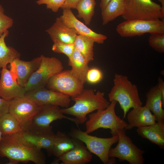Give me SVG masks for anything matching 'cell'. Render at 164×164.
<instances>
[{"label": "cell", "instance_id": "6da1fadb", "mask_svg": "<svg viewBox=\"0 0 164 164\" xmlns=\"http://www.w3.org/2000/svg\"><path fill=\"white\" fill-rule=\"evenodd\" d=\"M0 156L9 160L8 164L26 163L45 164L46 159L41 149L28 147L21 142L13 135L2 136L0 142Z\"/></svg>", "mask_w": 164, "mask_h": 164}, {"label": "cell", "instance_id": "7a4b0ae2", "mask_svg": "<svg viewBox=\"0 0 164 164\" xmlns=\"http://www.w3.org/2000/svg\"><path fill=\"white\" fill-rule=\"evenodd\" d=\"M104 92L100 91L95 93L92 89H84L78 95L71 97L75 102L70 107L61 109L64 114L75 116L79 125L82 124L87 120V115L99 109H104L110 102L105 97Z\"/></svg>", "mask_w": 164, "mask_h": 164}, {"label": "cell", "instance_id": "3957f363", "mask_svg": "<svg viewBox=\"0 0 164 164\" xmlns=\"http://www.w3.org/2000/svg\"><path fill=\"white\" fill-rule=\"evenodd\" d=\"M113 82L114 85L108 97L110 102L114 101L119 103L123 111L124 118L130 108L142 106L143 104L137 86L127 76L116 73Z\"/></svg>", "mask_w": 164, "mask_h": 164}, {"label": "cell", "instance_id": "277c9868", "mask_svg": "<svg viewBox=\"0 0 164 164\" xmlns=\"http://www.w3.org/2000/svg\"><path fill=\"white\" fill-rule=\"evenodd\" d=\"M116 101L111 102L104 109L97 110L89 115V119L86 122V132L90 134L100 128L109 129L112 135L118 134V131L125 129L128 123L117 116L115 112L117 103Z\"/></svg>", "mask_w": 164, "mask_h": 164}, {"label": "cell", "instance_id": "5b68a950", "mask_svg": "<svg viewBox=\"0 0 164 164\" xmlns=\"http://www.w3.org/2000/svg\"><path fill=\"white\" fill-rule=\"evenodd\" d=\"M70 135L72 137L84 143L88 150L97 156L104 164L116 163L115 158H110L108 154L111 146L118 142V134L110 138H100L74 128L71 130Z\"/></svg>", "mask_w": 164, "mask_h": 164}, {"label": "cell", "instance_id": "8992f818", "mask_svg": "<svg viewBox=\"0 0 164 164\" xmlns=\"http://www.w3.org/2000/svg\"><path fill=\"white\" fill-rule=\"evenodd\" d=\"M125 20L140 19H164L161 5L152 0H125Z\"/></svg>", "mask_w": 164, "mask_h": 164}, {"label": "cell", "instance_id": "52a82bcc", "mask_svg": "<svg viewBox=\"0 0 164 164\" xmlns=\"http://www.w3.org/2000/svg\"><path fill=\"white\" fill-rule=\"evenodd\" d=\"M116 31L123 37L140 36L146 33H164V19L125 20L117 26Z\"/></svg>", "mask_w": 164, "mask_h": 164}, {"label": "cell", "instance_id": "ba28073f", "mask_svg": "<svg viewBox=\"0 0 164 164\" xmlns=\"http://www.w3.org/2000/svg\"><path fill=\"white\" fill-rule=\"evenodd\" d=\"M41 61L38 68L32 73L24 88L26 92L44 87L53 76L62 71L63 66L58 58L41 55Z\"/></svg>", "mask_w": 164, "mask_h": 164}, {"label": "cell", "instance_id": "9c48e42d", "mask_svg": "<svg viewBox=\"0 0 164 164\" xmlns=\"http://www.w3.org/2000/svg\"><path fill=\"white\" fill-rule=\"evenodd\" d=\"M118 136L117 145L111 148L109 152L110 158H117L120 162L128 161L130 164H143L145 151L135 145L126 134L125 129L118 131Z\"/></svg>", "mask_w": 164, "mask_h": 164}, {"label": "cell", "instance_id": "30bf717a", "mask_svg": "<svg viewBox=\"0 0 164 164\" xmlns=\"http://www.w3.org/2000/svg\"><path fill=\"white\" fill-rule=\"evenodd\" d=\"M63 119L70 121L77 126L79 125L75 118L69 117L64 115L59 106L45 105L42 106L36 115L22 128L23 130L35 132H43L53 128L50 124L54 121Z\"/></svg>", "mask_w": 164, "mask_h": 164}, {"label": "cell", "instance_id": "8fae6325", "mask_svg": "<svg viewBox=\"0 0 164 164\" xmlns=\"http://www.w3.org/2000/svg\"><path fill=\"white\" fill-rule=\"evenodd\" d=\"M84 84L71 70H62L54 75L49 79L47 84L50 89L71 97L82 92L84 89Z\"/></svg>", "mask_w": 164, "mask_h": 164}, {"label": "cell", "instance_id": "7c38bea8", "mask_svg": "<svg viewBox=\"0 0 164 164\" xmlns=\"http://www.w3.org/2000/svg\"><path fill=\"white\" fill-rule=\"evenodd\" d=\"M13 135L21 142L31 148L45 149L48 155H52V152L55 134L53 128L42 132H35L23 130Z\"/></svg>", "mask_w": 164, "mask_h": 164}, {"label": "cell", "instance_id": "4fadbf2b", "mask_svg": "<svg viewBox=\"0 0 164 164\" xmlns=\"http://www.w3.org/2000/svg\"><path fill=\"white\" fill-rule=\"evenodd\" d=\"M24 96L41 106L53 105L67 108L71 101L69 96L44 87L27 91Z\"/></svg>", "mask_w": 164, "mask_h": 164}, {"label": "cell", "instance_id": "5bb4252c", "mask_svg": "<svg viewBox=\"0 0 164 164\" xmlns=\"http://www.w3.org/2000/svg\"><path fill=\"white\" fill-rule=\"evenodd\" d=\"M41 107L24 96L10 100L9 112L18 121L22 127L34 118Z\"/></svg>", "mask_w": 164, "mask_h": 164}, {"label": "cell", "instance_id": "9a60e30c", "mask_svg": "<svg viewBox=\"0 0 164 164\" xmlns=\"http://www.w3.org/2000/svg\"><path fill=\"white\" fill-rule=\"evenodd\" d=\"M62 15L59 17L68 27L73 29L77 35L86 36L98 44H103L107 39L105 35L96 32L79 21L70 9H63Z\"/></svg>", "mask_w": 164, "mask_h": 164}, {"label": "cell", "instance_id": "2e32d148", "mask_svg": "<svg viewBox=\"0 0 164 164\" xmlns=\"http://www.w3.org/2000/svg\"><path fill=\"white\" fill-rule=\"evenodd\" d=\"M0 79V96L7 100L24 96V88L19 85L6 67L2 68Z\"/></svg>", "mask_w": 164, "mask_h": 164}, {"label": "cell", "instance_id": "e0dca14e", "mask_svg": "<svg viewBox=\"0 0 164 164\" xmlns=\"http://www.w3.org/2000/svg\"><path fill=\"white\" fill-rule=\"evenodd\" d=\"M41 61L40 56L30 61L18 58L10 64V70L18 84L24 87L32 73L39 67Z\"/></svg>", "mask_w": 164, "mask_h": 164}, {"label": "cell", "instance_id": "ac0fdd59", "mask_svg": "<svg viewBox=\"0 0 164 164\" xmlns=\"http://www.w3.org/2000/svg\"><path fill=\"white\" fill-rule=\"evenodd\" d=\"M127 117L128 123L125 130L152 125L156 122L155 116L145 105L132 108Z\"/></svg>", "mask_w": 164, "mask_h": 164}, {"label": "cell", "instance_id": "d6986e66", "mask_svg": "<svg viewBox=\"0 0 164 164\" xmlns=\"http://www.w3.org/2000/svg\"><path fill=\"white\" fill-rule=\"evenodd\" d=\"M82 142L57 158L52 163L57 164L59 161L61 164H86L90 162L92 155Z\"/></svg>", "mask_w": 164, "mask_h": 164}, {"label": "cell", "instance_id": "ffe728a7", "mask_svg": "<svg viewBox=\"0 0 164 164\" xmlns=\"http://www.w3.org/2000/svg\"><path fill=\"white\" fill-rule=\"evenodd\" d=\"M46 31L53 43H74L77 35L73 29L67 27L59 17L57 18L53 25Z\"/></svg>", "mask_w": 164, "mask_h": 164}, {"label": "cell", "instance_id": "44dd1931", "mask_svg": "<svg viewBox=\"0 0 164 164\" xmlns=\"http://www.w3.org/2000/svg\"><path fill=\"white\" fill-rule=\"evenodd\" d=\"M145 105L155 116L157 122H164V106L162 93L156 85L152 87L146 94Z\"/></svg>", "mask_w": 164, "mask_h": 164}, {"label": "cell", "instance_id": "7402d4cb", "mask_svg": "<svg viewBox=\"0 0 164 164\" xmlns=\"http://www.w3.org/2000/svg\"><path fill=\"white\" fill-rule=\"evenodd\" d=\"M137 132L142 138L164 149V122H157L153 125L137 128Z\"/></svg>", "mask_w": 164, "mask_h": 164}, {"label": "cell", "instance_id": "603a6c76", "mask_svg": "<svg viewBox=\"0 0 164 164\" xmlns=\"http://www.w3.org/2000/svg\"><path fill=\"white\" fill-rule=\"evenodd\" d=\"M81 142V141L68 135L65 132L58 131L55 134L52 150V155L58 158Z\"/></svg>", "mask_w": 164, "mask_h": 164}, {"label": "cell", "instance_id": "cb8c5ba5", "mask_svg": "<svg viewBox=\"0 0 164 164\" xmlns=\"http://www.w3.org/2000/svg\"><path fill=\"white\" fill-rule=\"evenodd\" d=\"M68 58V64L71 67L72 73L84 84L86 82V74L89 69L88 63L81 53L76 49Z\"/></svg>", "mask_w": 164, "mask_h": 164}, {"label": "cell", "instance_id": "d4e9b609", "mask_svg": "<svg viewBox=\"0 0 164 164\" xmlns=\"http://www.w3.org/2000/svg\"><path fill=\"white\" fill-rule=\"evenodd\" d=\"M125 11V0H111L101 11L102 24L104 25L120 16Z\"/></svg>", "mask_w": 164, "mask_h": 164}, {"label": "cell", "instance_id": "484cf974", "mask_svg": "<svg viewBox=\"0 0 164 164\" xmlns=\"http://www.w3.org/2000/svg\"><path fill=\"white\" fill-rule=\"evenodd\" d=\"M9 34L8 30L0 37V68L6 67L20 56V53L15 49L6 44L5 39Z\"/></svg>", "mask_w": 164, "mask_h": 164}, {"label": "cell", "instance_id": "4316f807", "mask_svg": "<svg viewBox=\"0 0 164 164\" xmlns=\"http://www.w3.org/2000/svg\"><path fill=\"white\" fill-rule=\"evenodd\" d=\"M94 41L86 36L77 35L74 44L75 49L79 51L89 63L94 60Z\"/></svg>", "mask_w": 164, "mask_h": 164}, {"label": "cell", "instance_id": "83f0119b", "mask_svg": "<svg viewBox=\"0 0 164 164\" xmlns=\"http://www.w3.org/2000/svg\"><path fill=\"white\" fill-rule=\"evenodd\" d=\"M0 128L2 136L14 134L23 130L21 124L9 112L0 118Z\"/></svg>", "mask_w": 164, "mask_h": 164}, {"label": "cell", "instance_id": "f1b7e54d", "mask_svg": "<svg viewBox=\"0 0 164 164\" xmlns=\"http://www.w3.org/2000/svg\"><path fill=\"white\" fill-rule=\"evenodd\" d=\"M96 4L95 0H81L76 6L78 11L77 16L82 19L86 25L90 24L94 14Z\"/></svg>", "mask_w": 164, "mask_h": 164}, {"label": "cell", "instance_id": "f546056e", "mask_svg": "<svg viewBox=\"0 0 164 164\" xmlns=\"http://www.w3.org/2000/svg\"><path fill=\"white\" fill-rule=\"evenodd\" d=\"M148 39L149 46L156 51L164 52V33L150 34Z\"/></svg>", "mask_w": 164, "mask_h": 164}, {"label": "cell", "instance_id": "4dcf8cb0", "mask_svg": "<svg viewBox=\"0 0 164 164\" xmlns=\"http://www.w3.org/2000/svg\"><path fill=\"white\" fill-rule=\"evenodd\" d=\"M52 50L56 53H63L69 58L73 53L75 48L74 43L59 42L53 43Z\"/></svg>", "mask_w": 164, "mask_h": 164}, {"label": "cell", "instance_id": "1f68e13d", "mask_svg": "<svg viewBox=\"0 0 164 164\" xmlns=\"http://www.w3.org/2000/svg\"><path fill=\"white\" fill-rule=\"evenodd\" d=\"M13 24V19L5 14L4 9L0 4V37L12 26Z\"/></svg>", "mask_w": 164, "mask_h": 164}, {"label": "cell", "instance_id": "d6a6232c", "mask_svg": "<svg viewBox=\"0 0 164 164\" xmlns=\"http://www.w3.org/2000/svg\"><path fill=\"white\" fill-rule=\"evenodd\" d=\"M103 75L99 69L94 67L89 69L86 76V82L91 84H96L100 82L102 79Z\"/></svg>", "mask_w": 164, "mask_h": 164}, {"label": "cell", "instance_id": "836d02e7", "mask_svg": "<svg viewBox=\"0 0 164 164\" xmlns=\"http://www.w3.org/2000/svg\"><path fill=\"white\" fill-rule=\"evenodd\" d=\"M65 0H39L36 2L39 5L46 4L47 9H51L54 12H57L61 8Z\"/></svg>", "mask_w": 164, "mask_h": 164}, {"label": "cell", "instance_id": "e575fe53", "mask_svg": "<svg viewBox=\"0 0 164 164\" xmlns=\"http://www.w3.org/2000/svg\"><path fill=\"white\" fill-rule=\"evenodd\" d=\"M10 101L4 99L0 96V118L9 112Z\"/></svg>", "mask_w": 164, "mask_h": 164}, {"label": "cell", "instance_id": "d590c367", "mask_svg": "<svg viewBox=\"0 0 164 164\" xmlns=\"http://www.w3.org/2000/svg\"><path fill=\"white\" fill-rule=\"evenodd\" d=\"M81 0H65L61 8L63 9H76L78 3Z\"/></svg>", "mask_w": 164, "mask_h": 164}, {"label": "cell", "instance_id": "8d00e7d4", "mask_svg": "<svg viewBox=\"0 0 164 164\" xmlns=\"http://www.w3.org/2000/svg\"><path fill=\"white\" fill-rule=\"evenodd\" d=\"M157 85L162 93L163 101L164 102V82L160 77L158 78V83Z\"/></svg>", "mask_w": 164, "mask_h": 164}, {"label": "cell", "instance_id": "74e56055", "mask_svg": "<svg viewBox=\"0 0 164 164\" xmlns=\"http://www.w3.org/2000/svg\"><path fill=\"white\" fill-rule=\"evenodd\" d=\"M110 0H101L100 6L101 11L104 9Z\"/></svg>", "mask_w": 164, "mask_h": 164}, {"label": "cell", "instance_id": "f35d334b", "mask_svg": "<svg viewBox=\"0 0 164 164\" xmlns=\"http://www.w3.org/2000/svg\"><path fill=\"white\" fill-rule=\"evenodd\" d=\"M161 4V5L162 10L164 11V0H157Z\"/></svg>", "mask_w": 164, "mask_h": 164}, {"label": "cell", "instance_id": "ab89813d", "mask_svg": "<svg viewBox=\"0 0 164 164\" xmlns=\"http://www.w3.org/2000/svg\"><path fill=\"white\" fill-rule=\"evenodd\" d=\"M2 133L0 128V142L2 139Z\"/></svg>", "mask_w": 164, "mask_h": 164}, {"label": "cell", "instance_id": "60d3db41", "mask_svg": "<svg viewBox=\"0 0 164 164\" xmlns=\"http://www.w3.org/2000/svg\"></svg>", "mask_w": 164, "mask_h": 164}]
</instances>
